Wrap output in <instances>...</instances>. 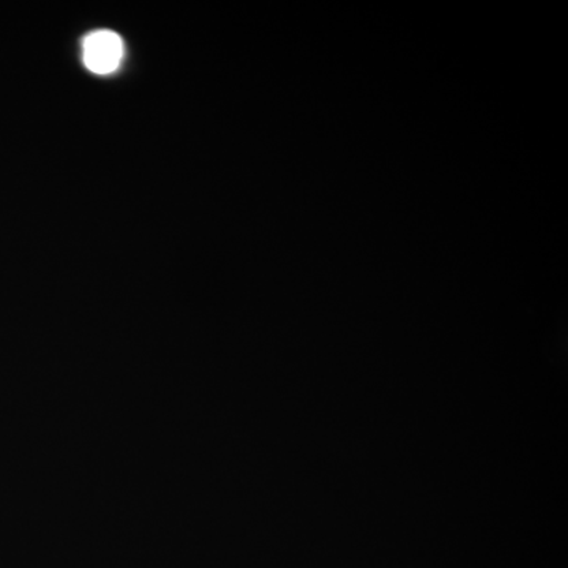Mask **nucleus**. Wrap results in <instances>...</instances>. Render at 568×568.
Instances as JSON below:
<instances>
[{"instance_id": "nucleus-1", "label": "nucleus", "mask_w": 568, "mask_h": 568, "mask_svg": "<svg viewBox=\"0 0 568 568\" xmlns=\"http://www.w3.org/2000/svg\"><path fill=\"white\" fill-rule=\"evenodd\" d=\"M123 58V41L112 31L92 32L84 40V63L92 73H112Z\"/></svg>"}]
</instances>
